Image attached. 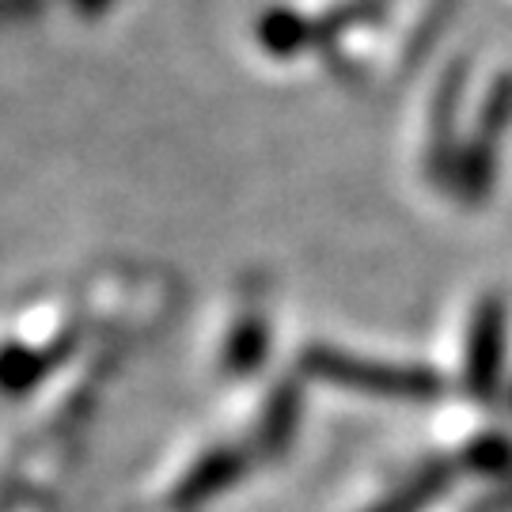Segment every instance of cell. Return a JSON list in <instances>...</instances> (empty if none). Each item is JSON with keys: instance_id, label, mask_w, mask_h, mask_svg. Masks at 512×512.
<instances>
[{"instance_id": "cell-1", "label": "cell", "mask_w": 512, "mask_h": 512, "mask_svg": "<svg viewBox=\"0 0 512 512\" xmlns=\"http://www.w3.org/2000/svg\"><path fill=\"white\" fill-rule=\"evenodd\" d=\"M300 380L365 399H391V403H421L440 391L437 376L403 361H380V357H357L346 349H304L300 357Z\"/></svg>"}, {"instance_id": "cell-2", "label": "cell", "mask_w": 512, "mask_h": 512, "mask_svg": "<svg viewBox=\"0 0 512 512\" xmlns=\"http://www.w3.org/2000/svg\"><path fill=\"white\" fill-rule=\"evenodd\" d=\"M270 353V308L258 285H247L220 315L213 342H209V365L220 380H247L255 376Z\"/></svg>"}, {"instance_id": "cell-3", "label": "cell", "mask_w": 512, "mask_h": 512, "mask_svg": "<svg viewBox=\"0 0 512 512\" xmlns=\"http://www.w3.org/2000/svg\"><path fill=\"white\" fill-rule=\"evenodd\" d=\"M141 512H164V509H152V505H145V509H141Z\"/></svg>"}]
</instances>
